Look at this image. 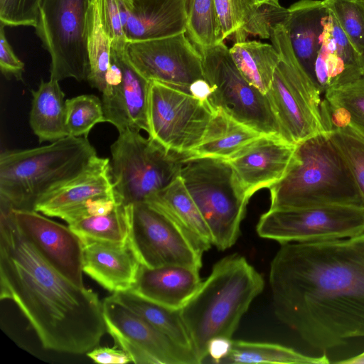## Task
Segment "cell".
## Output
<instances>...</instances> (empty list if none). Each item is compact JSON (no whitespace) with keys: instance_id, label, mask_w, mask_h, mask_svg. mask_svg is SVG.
Segmentation results:
<instances>
[{"instance_id":"60d3db41","label":"cell","mask_w":364,"mask_h":364,"mask_svg":"<svg viewBox=\"0 0 364 364\" xmlns=\"http://www.w3.org/2000/svg\"><path fill=\"white\" fill-rule=\"evenodd\" d=\"M101 18L110 38L111 46L118 49L126 48L125 36L119 0H97Z\"/></svg>"},{"instance_id":"ee69618b","label":"cell","mask_w":364,"mask_h":364,"mask_svg":"<svg viewBox=\"0 0 364 364\" xmlns=\"http://www.w3.org/2000/svg\"><path fill=\"white\" fill-rule=\"evenodd\" d=\"M87 355L95 363L102 364H124L132 363L131 357L124 350L114 348H94Z\"/></svg>"},{"instance_id":"83f0119b","label":"cell","mask_w":364,"mask_h":364,"mask_svg":"<svg viewBox=\"0 0 364 364\" xmlns=\"http://www.w3.org/2000/svg\"><path fill=\"white\" fill-rule=\"evenodd\" d=\"M329 363L325 354L319 357H311L297 352L291 348L277 343L230 339L224 353L215 363L327 364Z\"/></svg>"},{"instance_id":"4dcf8cb0","label":"cell","mask_w":364,"mask_h":364,"mask_svg":"<svg viewBox=\"0 0 364 364\" xmlns=\"http://www.w3.org/2000/svg\"><path fill=\"white\" fill-rule=\"evenodd\" d=\"M112 294L175 343L193 351L191 339L180 310L169 309L139 296L130 290Z\"/></svg>"},{"instance_id":"484cf974","label":"cell","mask_w":364,"mask_h":364,"mask_svg":"<svg viewBox=\"0 0 364 364\" xmlns=\"http://www.w3.org/2000/svg\"><path fill=\"white\" fill-rule=\"evenodd\" d=\"M29 124L38 141L53 142L68 135L66 127L65 93L59 82L41 80L36 90H32Z\"/></svg>"},{"instance_id":"f35d334b","label":"cell","mask_w":364,"mask_h":364,"mask_svg":"<svg viewBox=\"0 0 364 364\" xmlns=\"http://www.w3.org/2000/svg\"><path fill=\"white\" fill-rule=\"evenodd\" d=\"M288 15V9L269 4L257 5L249 22L235 35L236 42L246 41L248 35L269 38L272 31L278 24H284Z\"/></svg>"},{"instance_id":"3957f363","label":"cell","mask_w":364,"mask_h":364,"mask_svg":"<svg viewBox=\"0 0 364 364\" xmlns=\"http://www.w3.org/2000/svg\"><path fill=\"white\" fill-rule=\"evenodd\" d=\"M264 279L238 254L217 262L180 314L199 363L208 356L210 344L232 339L243 315L262 291Z\"/></svg>"},{"instance_id":"4fadbf2b","label":"cell","mask_w":364,"mask_h":364,"mask_svg":"<svg viewBox=\"0 0 364 364\" xmlns=\"http://www.w3.org/2000/svg\"><path fill=\"white\" fill-rule=\"evenodd\" d=\"M261 237L281 244L348 238L364 233V208L328 205L268 210L257 224Z\"/></svg>"},{"instance_id":"f1b7e54d","label":"cell","mask_w":364,"mask_h":364,"mask_svg":"<svg viewBox=\"0 0 364 364\" xmlns=\"http://www.w3.org/2000/svg\"><path fill=\"white\" fill-rule=\"evenodd\" d=\"M231 57L243 77L261 92L269 91L280 55L272 44L257 41L236 42Z\"/></svg>"},{"instance_id":"5b68a950","label":"cell","mask_w":364,"mask_h":364,"mask_svg":"<svg viewBox=\"0 0 364 364\" xmlns=\"http://www.w3.org/2000/svg\"><path fill=\"white\" fill-rule=\"evenodd\" d=\"M87 136H68L0 155L1 209L33 210L46 193L80 173L96 156Z\"/></svg>"},{"instance_id":"6da1fadb","label":"cell","mask_w":364,"mask_h":364,"mask_svg":"<svg viewBox=\"0 0 364 364\" xmlns=\"http://www.w3.org/2000/svg\"><path fill=\"white\" fill-rule=\"evenodd\" d=\"M269 280L276 316L311 347L364 337V233L282 244Z\"/></svg>"},{"instance_id":"52a82bcc","label":"cell","mask_w":364,"mask_h":364,"mask_svg":"<svg viewBox=\"0 0 364 364\" xmlns=\"http://www.w3.org/2000/svg\"><path fill=\"white\" fill-rule=\"evenodd\" d=\"M270 40L280 55L267 96L279 124L282 138L297 144L328 132L321 92L296 58L284 24L272 31Z\"/></svg>"},{"instance_id":"e0dca14e","label":"cell","mask_w":364,"mask_h":364,"mask_svg":"<svg viewBox=\"0 0 364 364\" xmlns=\"http://www.w3.org/2000/svg\"><path fill=\"white\" fill-rule=\"evenodd\" d=\"M296 146L279 136L263 134L228 161L242 187L251 198L259 190L269 188L284 176Z\"/></svg>"},{"instance_id":"7c38bea8","label":"cell","mask_w":364,"mask_h":364,"mask_svg":"<svg viewBox=\"0 0 364 364\" xmlns=\"http://www.w3.org/2000/svg\"><path fill=\"white\" fill-rule=\"evenodd\" d=\"M213 112L208 101L178 87L150 81L148 134L169 149L190 154L201 142Z\"/></svg>"},{"instance_id":"603a6c76","label":"cell","mask_w":364,"mask_h":364,"mask_svg":"<svg viewBox=\"0 0 364 364\" xmlns=\"http://www.w3.org/2000/svg\"><path fill=\"white\" fill-rule=\"evenodd\" d=\"M199 269L176 265L148 267L141 264L134 294L171 310H180L199 289Z\"/></svg>"},{"instance_id":"e575fe53","label":"cell","mask_w":364,"mask_h":364,"mask_svg":"<svg viewBox=\"0 0 364 364\" xmlns=\"http://www.w3.org/2000/svg\"><path fill=\"white\" fill-rule=\"evenodd\" d=\"M66 127L69 136H87L99 123L106 122L102 100L93 95L65 100Z\"/></svg>"},{"instance_id":"4316f807","label":"cell","mask_w":364,"mask_h":364,"mask_svg":"<svg viewBox=\"0 0 364 364\" xmlns=\"http://www.w3.org/2000/svg\"><path fill=\"white\" fill-rule=\"evenodd\" d=\"M263 135L239 122L220 108L214 109L200 144L191 157H214L228 160L242 147Z\"/></svg>"},{"instance_id":"ba28073f","label":"cell","mask_w":364,"mask_h":364,"mask_svg":"<svg viewBox=\"0 0 364 364\" xmlns=\"http://www.w3.org/2000/svg\"><path fill=\"white\" fill-rule=\"evenodd\" d=\"M111 173L119 203L129 205L144 201L180 176L188 153L169 149L139 131L119 132L111 145Z\"/></svg>"},{"instance_id":"44dd1931","label":"cell","mask_w":364,"mask_h":364,"mask_svg":"<svg viewBox=\"0 0 364 364\" xmlns=\"http://www.w3.org/2000/svg\"><path fill=\"white\" fill-rule=\"evenodd\" d=\"M81 240L82 269L86 274L112 293L133 287L141 262L129 239L124 243Z\"/></svg>"},{"instance_id":"836d02e7","label":"cell","mask_w":364,"mask_h":364,"mask_svg":"<svg viewBox=\"0 0 364 364\" xmlns=\"http://www.w3.org/2000/svg\"><path fill=\"white\" fill-rule=\"evenodd\" d=\"M186 35L198 50L221 42L215 0H185Z\"/></svg>"},{"instance_id":"7bdbcfd3","label":"cell","mask_w":364,"mask_h":364,"mask_svg":"<svg viewBox=\"0 0 364 364\" xmlns=\"http://www.w3.org/2000/svg\"><path fill=\"white\" fill-rule=\"evenodd\" d=\"M3 24L0 26V68L6 77L23 80L24 64L15 55L8 42Z\"/></svg>"},{"instance_id":"5bb4252c","label":"cell","mask_w":364,"mask_h":364,"mask_svg":"<svg viewBox=\"0 0 364 364\" xmlns=\"http://www.w3.org/2000/svg\"><path fill=\"white\" fill-rule=\"evenodd\" d=\"M107 331L136 364H200L195 353L175 343L113 294L102 301Z\"/></svg>"},{"instance_id":"8d00e7d4","label":"cell","mask_w":364,"mask_h":364,"mask_svg":"<svg viewBox=\"0 0 364 364\" xmlns=\"http://www.w3.org/2000/svg\"><path fill=\"white\" fill-rule=\"evenodd\" d=\"M328 132L348 164L364 200V137L348 126Z\"/></svg>"},{"instance_id":"7dc6e473","label":"cell","mask_w":364,"mask_h":364,"mask_svg":"<svg viewBox=\"0 0 364 364\" xmlns=\"http://www.w3.org/2000/svg\"><path fill=\"white\" fill-rule=\"evenodd\" d=\"M359 55H360V63L363 74L364 75V50Z\"/></svg>"},{"instance_id":"ffe728a7","label":"cell","mask_w":364,"mask_h":364,"mask_svg":"<svg viewBox=\"0 0 364 364\" xmlns=\"http://www.w3.org/2000/svg\"><path fill=\"white\" fill-rule=\"evenodd\" d=\"M127 42L186 33L185 0H119Z\"/></svg>"},{"instance_id":"ab89813d","label":"cell","mask_w":364,"mask_h":364,"mask_svg":"<svg viewBox=\"0 0 364 364\" xmlns=\"http://www.w3.org/2000/svg\"><path fill=\"white\" fill-rule=\"evenodd\" d=\"M41 0H0V23L5 26H33Z\"/></svg>"},{"instance_id":"bcb514c9","label":"cell","mask_w":364,"mask_h":364,"mask_svg":"<svg viewBox=\"0 0 364 364\" xmlns=\"http://www.w3.org/2000/svg\"><path fill=\"white\" fill-rule=\"evenodd\" d=\"M255 4H269L272 6H280L279 0H254Z\"/></svg>"},{"instance_id":"9c48e42d","label":"cell","mask_w":364,"mask_h":364,"mask_svg":"<svg viewBox=\"0 0 364 364\" xmlns=\"http://www.w3.org/2000/svg\"><path fill=\"white\" fill-rule=\"evenodd\" d=\"M91 0H41L35 26L50 57V79L87 80Z\"/></svg>"},{"instance_id":"9a60e30c","label":"cell","mask_w":364,"mask_h":364,"mask_svg":"<svg viewBox=\"0 0 364 364\" xmlns=\"http://www.w3.org/2000/svg\"><path fill=\"white\" fill-rule=\"evenodd\" d=\"M126 55L135 69L149 81H157L190 93L191 87L204 80L200 53L186 35L127 42Z\"/></svg>"},{"instance_id":"c3c4849f","label":"cell","mask_w":364,"mask_h":364,"mask_svg":"<svg viewBox=\"0 0 364 364\" xmlns=\"http://www.w3.org/2000/svg\"><path fill=\"white\" fill-rule=\"evenodd\" d=\"M360 1H364V0H360Z\"/></svg>"},{"instance_id":"b9f144b4","label":"cell","mask_w":364,"mask_h":364,"mask_svg":"<svg viewBox=\"0 0 364 364\" xmlns=\"http://www.w3.org/2000/svg\"><path fill=\"white\" fill-rule=\"evenodd\" d=\"M119 204L116 195L97 196L66 210L59 218L70 224L85 218L108 214Z\"/></svg>"},{"instance_id":"d6986e66","label":"cell","mask_w":364,"mask_h":364,"mask_svg":"<svg viewBox=\"0 0 364 364\" xmlns=\"http://www.w3.org/2000/svg\"><path fill=\"white\" fill-rule=\"evenodd\" d=\"M320 43L315 76L321 93L363 76L359 53L328 9L323 18Z\"/></svg>"},{"instance_id":"ac0fdd59","label":"cell","mask_w":364,"mask_h":364,"mask_svg":"<svg viewBox=\"0 0 364 364\" xmlns=\"http://www.w3.org/2000/svg\"><path fill=\"white\" fill-rule=\"evenodd\" d=\"M117 50L122 77L120 81L107 85L102 92L106 122L114 125L119 132L132 129L148 133L147 109L150 81L132 65L125 49Z\"/></svg>"},{"instance_id":"1f68e13d","label":"cell","mask_w":364,"mask_h":364,"mask_svg":"<svg viewBox=\"0 0 364 364\" xmlns=\"http://www.w3.org/2000/svg\"><path fill=\"white\" fill-rule=\"evenodd\" d=\"M87 49L90 73L87 81L102 92L110 65L111 40L103 24L97 0H91L90 4Z\"/></svg>"},{"instance_id":"f6af8a7d","label":"cell","mask_w":364,"mask_h":364,"mask_svg":"<svg viewBox=\"0 0 364 364\" xmlns=\"http://www.w3.org/2000/svg\"><path fill=\"white\" fill-rule=\"evenodd\" d=\"M334 363L340 364H364V351L355 356Z\"/></svg>"},{"instance_id":"7402d4cb","label":"cell","mask_w":364,"mask_h":364,"mask_svg":"<svg viewBox=\"0 0 364 364\" xmlns=\"http://www.w3.org/2000/svg\"><path fill=\"white\" fill-rule=\"evenodd\" d=\"M116 195L110 159L96 156L77 175L43 195L34 210L59 218L66 210L90 198Z\"/></svg>"},{"instance_id":"cb8c5ba5","label":"cell","mask_w":364,"mask_h":364,"mask_svg":"<svg viewBox=\"0 0 364 364\" xmlns=\"http://www.w3.org/2000/svg\"><path fill=\"white\" fill-rule=\"evenodd\" d=\"M326 11L323 1L299 0L288 8L284 23L296 58L316 85L315 64Z\"/></svg>"},{"instance_id":"277c9868","label":"cell","mask_w":364,"mask_h":364,"mask_svg":"<svg viewBox=\"0 0 364 364\" xmlns=\"http://www.w3.org/2000/svg\"><path fill=\"white\" fill-rule=\"evenodd\" d=\"M268 189L269 210L328 205L364 208L349 166L328 132L297 144L286 174Z\"/></svg>"},{"instance_id":"74e56055","label":"cell","mask_w":364,"mask_h":364,"mask_svg":"<svg viewBox=\"0 0 364 364\" xmlns=\"http://www.w3.org/2000/svg\"><path fill=\"white\" fill-rule=\"evenodd\" d=\"M222 41L237 35L252 18L257 4L254 0H215Z\"/></svg>"},{"instance_id":"8992f818","label":"cell","mask_w":364,"mask_h":364,"mask_svg":"<svg viewBox=\"0 0 364 364\" xmlns=\"http://www.w3.org/2000/svg\"><path fill=\"white\" fill-rule=\"evenodd\" d=\"M180 177L208 225L219 250L234 245L240 235L250 198L226 159L190 157Z\"/></svg>"},{"instance_id":"d6a6232c","label":"cell","mask_w":364,"mask_h":364,"mask_svg":"<svg viewBox=\"0 0 364 364\" xmlns=\"http://www.w3.org/2000/svg\"><path fill=\"white\" fill-rule=\"evenodd\" d=\"M80 238L124 243L129 239V205H118L106 215L87 217L68 224Z\"/></svg>"},{"instance_id":"7a4b0ae2","label":"cell","mask_w":364,"mask_h":364,"mask_svg":"<svg viewBox=\"0 0 364 364\" xmlns=\"http://www.w3.org/2000/svg\"><path fill=\"white\" fill-rule=\"evenodd\" d=\"M1 299L16 304L44 348L83 354L105 332L102 301L55 269L17 227L10 210L1 209Z\"/></svg>"},{"instance_id":"d590c367","label":"cell","mask_w":364,"mask_h":364,"mask_svg":"<svg viewBox=\"0 0 364 364\" xmlns=\"http://www.w3.org/2000/svg\"><path fill=\"white\" fill-rule=\"evenodd\" d=\"M359 55L364 50V1L322 0Z\"/></svg>"},{"instance_id":"30bf717a","label":"cell","mask_w":364,"mask_h":364,"mask_svg":"<svg viewBox=\"0 0 364 364\" xmlns=\"http://www.w3.org/2000/svg\"><path fill=\"white\" fill-rule=\"evenodd\" d=\"M198 51L204 78L211 89L208 101L213 109H222L235 120L261 134L282 138L267 95L243 77L224 42Z\"/></svg>"},{"instance_id":"d4e9b609","label":"cell","mask_w":364,"mask_h":364,"mask_svg":"<svg viewBox=\"0 0 364 364\" xmlns=\"http://www.w3.org/2000/svg\"><path fill=\"white\" fill-rule=\"evenodd\" d=\"M144 201L176 221L200 243L205 251L213 245L210 229L180 176L164 188L151 194Z\"/></svg>"},{"instance_id":"8fae6325","label":"cell","mask_w":364,"mask_h":364,"mask_svg":"<svg viewBox=\"0 0 364 364\" xmlns=\"http://www.w3.org/2000/svg\"><path fill=\"white\" fill-rule=\"evenodd\" d=\"M129 240L141 264L201 268L202 246L161 210L145 201L129 205Z\"/></svg>"},{"instance_id":"f546056e","label":"cell","mask_w":364,"mask_h":364,"mask_svg":"<svg viewBox=\"0 0 364 364\" xmlns=\"http://www.w3.org/2000/svg\"><path fill=\"white\" fill-rule=\"evenodd\" d=\"M324 95L322 109L329 131L348 126L364 137V75L351 83L328 90Z\"/></svg>"},{"instance_id":"2e32d148","label":"cell","mask_w":364,"mask_h":364,"mask_svg":"<svg viewBox=\"0 0 364 364\" xmlns=\"http://www.w3.org/2000/svg\"><path fill=\"white\" fill-rule=\"evenodd\" d=\"M21 232L60 273L79 287L82 280L83 247L80 237L68 226L33 210L9 209Z\"/></svg>"}]
</instances>
